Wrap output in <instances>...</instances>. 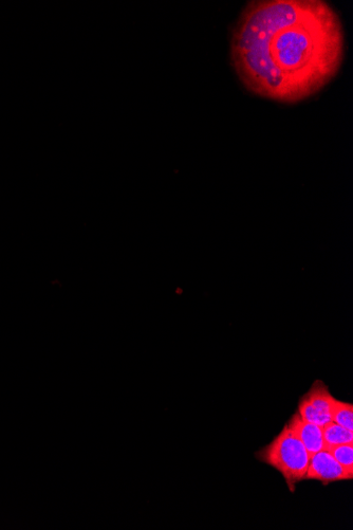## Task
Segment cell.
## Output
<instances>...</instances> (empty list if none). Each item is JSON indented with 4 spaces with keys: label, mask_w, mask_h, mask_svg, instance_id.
<instances>
[{
    "label": "cell",
    "mask_w": 353,
    "mask_h": 530,
    "mask_svg": "<svg viewBox=\"0 0 353 530\" xmlns=\"http://www.w3.org/2000/svg\"><path fill=\"white\" fill-rule=\"evenodd\" d=\"M345 56L339 14L322 0H259L232 32V66L251 94L274 102L305 101L338 75Z\"/></svg>",
    "instance_id": "cell-1"
},
{
    "label": "cell",
    "mask_w": 353,
    "mask_h": 530,
    "mask_svg": "<svg viewBox=\"0 0 353 530\" xmlns=\"http://www.w3.org/2000/svg\"><path fill=\"white\" fill-rule=\"evenodd\" d=\"M255 459L280 472L294 492L297 484L305 480L311 458L299 438L285 426L270 444L255 453Z\"/></svg>",
    "instance_id": "cell-2"
},
{
    "label": "cell",
    "mask_w": 353,
    "mask_h": 530,
    "mask_svg": "<svg viewBox=\"0 0 353 530\" xmlns=\"http://www.w3.org/2000/svg\"><path fill=\"white\" fill-rule=\"evenodd\" d=\"M353 473L340 465L327 451L314 454L305 475V480L319 481L324 486L331 483L351 481Z\"/></svg>",
    "instance_id": "cell-3"
},
{
    "label": "cell",
    "mask_w": 353,
    "mask_h": 530,
    "mask_svg": "<svg viewBox=\"0 0 353 530\" xmlns=\"http://www.w3.org/2000/svg\"><path fill=\"white\" fill-rule=\"evenodd\" d=\"M286 426L303 443L310 458L314 454L325 450L322 427L306 422L299 413L292 415Z\"/></svg>",
    "instance_id": "cell-4"
},
{
    "label": "cell",
    "mask_w": 353,
    "mask_h": 530,
    "mask_svg": "<svg viewBox=\"0 0 353 530\" xmlns=\"http://www.w3.org/2000/svg\"><path fill=\"white\" fill-rule=\"evenodd\" d=\"M301 398L306 400L315 409L331 415V409L336 401L332 396L326 383L322 380H315L310 390Z\"/></svg>",
    "instance_id": "cell-5"
},
{
    "label": "cell",
    "mask_w": 353,
    "mask_h": 530,
    "mask_svg": "<svg viewBox=\"0 0 353 530\" xmlns=\"http://www.w3.org/2000/svg\"><path fill=\"white\" fill-rule=\"evenodd\" d=\"M325 449L331 446L353 445V432L330 422L323 427Z\"/></svg>",
    "instance_id": "cell-6"
},
{
    "label": "cell",
    "mask_w": 353,
    "mask_h": 530,
    "mask_svg": "<svg viewBox=\"0 0 353 530\" xmlns=\"http://www.w3.org/2000/svg\"><path fill=\"white\" fill-rule=\"evenodd\" d=\"M331 420L353 432V406L349 402L336 399L331 409Z\"/></svg>",
    "instance_id": "cell-7"
},
{
    "label": "cell",
    "mask_w": 353,
    "mask_h": 530,
    "mask_svg": "<svg viewBox=\"0 0 353 530\" xmlns=\"http://www.w3.org/2000/svg\"><path fill=\"white\" fill-rule=\"evenodd\" d=\"M299 414L303 419L306 420V422L322 428L328 423L332 422L330 414L315 409L303 398H301L299 402Z\"/></svg>",
    "instance_id": "cell-8"
},
{
    "label": "cell",
    "mask_w": 353,
    "mask_h": 530,
    "mask_svg": "<svg viewBox=\"0 0 353 530\" xmlns=\"http://www.w3.org/2000/svg\"><path fill=\"white\" fill-rule=\"evenodd\" d=\"M325 451L329 452L334 460L345 469L353 473V445L331 446L327 447Z\"/></svg>",
    "instance_id": "cell-9"
}]
</instances>
